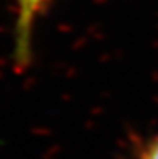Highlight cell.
Segmentation results:
<instances>
[{
	"label": "cell",
	"mask_w": 158,
	"mask_h": 159,
	"mask_svg": "<svg viewBox=\"0 0 158 159\" xmlns=\"http://www.w3.org/2000/svg\"><path fill=\"white\" fill-rule=\"evenodd\" d=\"M45 3V0H20V15L16 23V58L24 61L29 57V40L32 21L39 8Z\"/></svg>",
	"instance_id": "6da1fadb"
},
{
	"label": "cell",
	"mask_w": 158,
	"mask_h": 159,
	"mask_svg": "<svg viewBox=\"0 0 158 159\" xmlns=\"http://www.w3.org/2000/svg\"><path fill=\"white\" fill-rule=\"evenodd\" d=\"M137 159H158V134H155L139 151Z\"/></svg>",
	"instance_id": "7a4b0ae2"
}]
</instances>
